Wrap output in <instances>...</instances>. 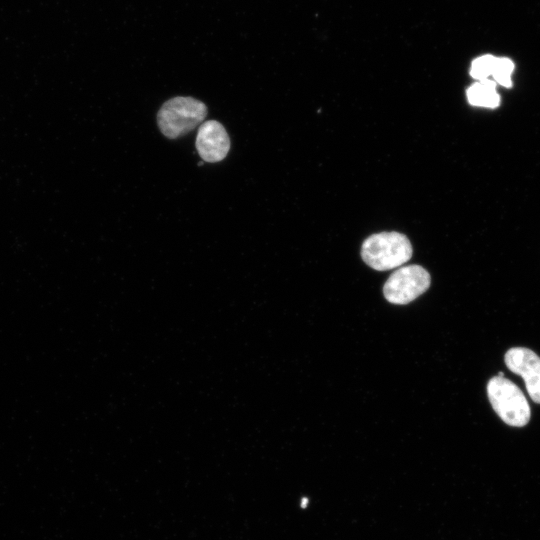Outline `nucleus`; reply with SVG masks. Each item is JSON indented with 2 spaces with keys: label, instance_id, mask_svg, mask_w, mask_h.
I'll return each instance as SVG.
<instances>
[{
  "label": "nucleus",
  "instance_id": "2",
  "mask_svg": "<svg viewBox=\"0 0 540 540\" xmlns=\"http://www.w3.org/2000/svg\"><path fill=\"white\" fill-rule=\"evenodd\" d=\"M207 113V106L200 100L177 96L163 103L157 114V123L163 135L176 139L196 128Z\"/></svg>",
  "mask_w": 540,
  "mask_h": 540
},
{
  "label": "nucleus",
  "instance_id": "9",
  "mask_svg": "<svg viewBox=\"0 0 540 540\" xmlns=\"http://www.w3.org/2000/svg\"><path fill=\"white\" fill-rule=\"evenodd\" d=\"M496 57L493 55H483L473 60L470 67V75L478 80L489 79L492 75Z\"/></svg>",
  "mask_w": 540,
  "mask_h": 540
},
{
  "label": "nucleus",
  "instance_id": "1",
  "mask_svg": "<svg viewBox=\"0 0 540 540\" xmlns=\"http://www.w3.org/2000/svg\"><path fill=\"white\" fill-rule=\"evenodd\" d=\"M409 239L399 232H381L369 236L362 244L361 256L371 268L384 271L400 267L412 256Z\"/></svg>",
  "mask_w": 540,
  "mask_h": 540
},
{
  "label": "nucleus",
  "instance_id": "5",
  "mask_svg": "<svg viewBox=\"0 0 540 540\" xmlns=\"http://www.w3.org/2000/svg\"><path fill=\"white\" fill-rule=\"evenodd\" d=\"M507 368L520 375L530 398L540 404V357L526 347L510 348L504 356Z\"/></svg>",
  "mask_w": 540,
  "mask_h": 540
},
{
  "label": "nucleus",
  "instance_id": "3",
  "mask_svg": "<svg viewBox=\"0 0 540 540\" xmlns=\"http://www.w3.org/2000/svg\"><path fill=\"white\" fill-rule=\"evenodd\" d=\"M487 395L493 410L507 425L523 427L531 417L529 403L521 389L511 380L494 376L487 384Z\"/></svg>",
  "mask_w": 540,
  "mask_h": 540
},
{
  "label": "nucleus",
  "instance_id": "10",
  "mask_svg": "<svg viewBox=\"0 0 540 540\" xmlns=\"http://www.w3.org/2000/svg\"><path fill=\"white\" fill-rule=\"evenodd\" d=\"M307 504V499H303V502H302V507H305Z\"/></svg>",
  "mask_w": 540,
  "mask_h": 540
},
{
  "label": "nucleus",
  "instance_id": "7",
  "mask_svg": "<svg viewBox=\"0 0 540 540\" xmlns=\"http://www.w3.org/2000/svg\"><path fill=\"white\" fill-rule=\"evenodd\" d=\"M468 102L473 106L496 108L500 104V95L494 80H483L472 84L466 91Z\"/></svg>",
  "mask_w": 540,
  "mask_h": 540
},
{
  "label": "nucleus",
  "instance_id": "6",
  "mask_svg": "<svg viewBox=\"0 0 540 540\" xmlns=\"http://www.w3.org/2000/svg\"><path fill=\"white\" fill-rule=\"evenodd\" d=\"M196 149L209 163L222 161L230 150V138L224 126L215 120L203 122L197 132Z\"/></svg>",
  "mask_w": 540,
  "mask_h": 540
},
{
  "label": "nucleus",
  "instance_id": "8",
  "mask_svg": "<svg viewBox=\"0 0 540 540\" xmlns=\"http://www.w3.org/2000/svg\"><path fill=\"white\" fill-rule=\"evenodd\" d=\"M514 71V63L507 57H496L492 75L496 84L505 88L512 87L511 75Z\"/></svg>",
  "mask_w": 540,
  "mask_h": 540
},
{
  "label": "nucleus",
  "instance_id": "4",
  "mask_svg": "<svg viewBox=\"0 0 540 540\" xmlns=\"http://www.w3.org/2000/svg\"><path fill=\"white\" fill-rule=\"evenodd\" d=\"M430 283V275L422 266H404L390 275L384 284L383 294L390 303L403 305L423 294Z\"/></svg>",
  "mask_w": 540,
  "mask_h": 540
}]
</instances>
